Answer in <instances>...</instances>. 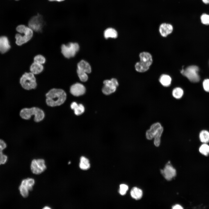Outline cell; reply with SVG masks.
Returning a JSON list of instances; mask_svg holds the SVG:
<instances>
[{
  "label": "cell",
  "instance_id": "obj_1",
  "mask_svg": "<svg viewBox=\"0 0 209 209\" xmlns=\"http://www.w3.org/2000/svg\"><path fill=\"white\" fill-rule=\"evenodd\" d=\"M46 96L47 104L48 106L54 107L63 104L66 100L67 95L63 89L54 88L46 94Z\"/></svg>",
  "mask_w": 209,
  "mask_h": 209
},
{
  "label": "cell",
  "instance_id": "obj_35",
  "mask_svg": "<svg viewBox=\"0 0 209 209\" xmlns=\"http://www.w3.org/2000/svg\"><path fill=\"white\" fill-rule=\"evenodd\" d=\"M203 2L205 4H209V0H202Z\"/></svg>",
  "mask_w": 209,
  "mask_h": 209
},
{
  "label": "cell",
  "instance_id": "obj_29",
  "mask_svg": "<svg viewBox=\"0 0 209 209\" xmlns=\"http://www.w3.org/2000/svg\"><path fill=\"white\" fill-rule=\"evenodd\" d=\"M33 62L42 64H45L46 61V57L43 55L38 54L35 55L33 58Z\"/></svg>",
  "mask_w": 209,
  "mask_h": 209
},
{
  "label": "cell",
  "instance_id": "obj_21",
  "mask_svg": "<svg viewBox=\"0 0 209 209\" xmlns=\"http://www.w3.org/2000/svg\"><path fill=\"white\" fill-rule=\"evenodd\" d=\"M131 197L136 199L138 200L141 198L143 195L142 190L136 187L133 188L130 191Z\"/></svg>",
  "mask_w": 209,
  "mask_h": 209
},
{
  "label": "cell",
  "instance_id": "obj_9",
  "mask_svg": "<svg viewBox=\"0 0 209 209\" xmlns=\"http://www.w3.org/2000/svg\"><path fill=\"white\" fill-rule=\"evenodd\" d=\"M103 84L104 85L102 88V92L106 95L114 93L118 85L117 80L115 78L105 80L103 82Z\"/></svg>",
  "mask_w": 209,
  "mask_h": 209
},
{
  "label": "cell",
  "instance_id": "obj_27",
  "mask_svg": "<svg viewBox=\"0 0 209 209\" xmlns=\"http://www.w3.org/2000/svg\"><path fill=\"white\" fill-rule=\"evenodd\" d=\"M199 150L202 154L208 156L209 155V145L207 143H203L200 146Z\"/></svg>",
  "mask_w": 209,
  "mask_h": 209
},
{
  "label": "cell",
  "instance_id": "obj_38",
  "mask_svg": "<svg viewBox=\"0 0 209 209\" xmlns=\"http://www.w3.org/2000/svg\"><path fill=\"white\" fill-rule=\"evenodd\" d=\"M70 163H71V162L69 161V164H70Z\"/></svg>",
  "mask_w": 209,
  "mask_h": 209
},
{
  "label": "cell",
  "instance_id": "obj_31",
  "mask_svg": "<svg viewBox=\"0 0 209 209\" xmlns=\"http://www.w3.org/2000/svg\"><path fill=\"white\" fill-rule=\"evenodd\" d=\"M201 23L203 25H209V15L206 13L202 14L200 17Z\"/></svg>",
  "mask_w": 209,
  "mask_h": 209
},
{
  "label": "cell",
  "instance_id": "obj_7",
  "mask_svg": "<svg viewBox=\"0 0 209 209\" xmlns=\"http://www.w3.org/2000/svg\"><path fill=\"white\" fill-rule=\"evenodd\" d=\"M199 67L195 65L189 66L185 69H183L181 73L186 77L190 81L192 82H197L200 80V76L198 74Z\"/></svg>",
  "mask_w": 209,
  "mask_h": 209
},
{
  "label": "cell",
  "instance_id": "obj_19",
  "mask_svg": "<svg viewBox=\"0 0 209 209\" xmlns=\"http://www.w3.org/2000/svg\"><path fill=\"white\" fill-rule=\"evenodd\" d=\"M6 147L7 145L5 141L0 139V165L5 164L7 161V156L3 153V150Z\"/></svg>",
  "mask_w": 209,
  "mask_h": 209
},
{
  "label": "cell",
  "instance_id": "obj_14",
  "mask_svg": "<svg viewBox=\"0 0 209 209\" xmlns=\"http://www.w3.org/2000/svg\"><path fill=\"white\" fill-rule=\"evenodd\" d=\"M30 72L34 75H37L42 73L44 70V66L43 64L33 62L29 67Z\"/></svg>",
  "mask_w": 209,
  "mask_h": 209
},
{
  "label": "cell",
  "instance_id": "obj_24",
  "mask_svg": "<svg viewBox=\"0 0 209 209\" xmlns=\"http://www.w3.org/2000/svg\"><path fill=\"white\" fill-rule=\"evenodd\" d=\"M104 36L106 39L109 38H115L117 37L118 34L116 31L112 28L107 29L104 31Z\"/></svg>",
  "mask_w": 209,
  "mask_h": 209
},
{
  "label": "cell",
  "instance_id": "obj_11",
  "mask_svg": "<svg viewBox=\"0 0 209 209\" xmlns=\"http://www.w3.org/2000/svg\"><path fill=\"white\" fill-rule=\"evenodd\" d=\"M161 172L165 178L168 181L171 180L176 175L175 169L170 164H167Z\"/></svg>",
  "mask_w": 209,
  "mask_h": 209
},
{
  "label": "cell",
  "instance_id": "obj_34",
  "mask_svg": "<svg viewBox=\"0 0 209 209\" xmlns=\"http://www.w3.org/2000/svg\"><path fill=\"white\" fill-rule=\"evenodd\" d=\"M172 208L173 209H182L183 208L179 204H176L173 206Z\"/></svg>",
  "mask_w": 209,
  "mask_h": 209
},
{
  "label": "cell",
  "instance_id": "obj_10",
  "mask_svg": "<svg viewBox=\"0 0 209 209\" xmlns=\"http://www.w3.org/2000/svg\"><path fill=\"white\" fill-rule=\"evenodd\" d=\"M28 25L33 30L36 32L41 31L43 26L42 17L38 15L33 17L29 21Z\"/></svg>",
  "mask_w": 209,
  "mask_h": 209
},
{
  "label": "cell",
  "instance_id": "obj_26",
  "mask_svg": "<svg viewBox=\"0 0 209 209\" xmlns=\"http://www.w3.org/2000/svg\"><path fill=\"white\" fill-rule=\"evenodd\" d=\"M183 91L181 88L176 87L174 88L172 92L173 97L176 99H179L182 98L183 95Z\"/></svg>",
  "mask_w": 209,
  "mask_h": 209
},
{
  "label": "cell",
  "instance_id": "obj_6",
  "mask_svg": "<svg viewBox=\"0 0 209 209\" xmlns=\"http://www.w3.org/2000/svg\"><path fill=\"white\" fill-rule=\"evenodd\" d=\"M79 48L80 46L78 43L70 42L61 45V53L65 58L69 59L74 57Z\"/></svg>",
  "mask_w": 209,
  "mask_h": 209
},
{
  "label": "cell",
  "instance_id": "obj_2",
  "mask_svg": "<svg viewBox=\"0 0 209 209\" xmlns=\"http://www.w3.org/2000/svg\"><path fill=\"white\" fill-rule=\"evenodd\" d=\"M16 30L18 32L24 34L23 35L19 34L16 35V43L18 46H20L28 42L33 37V30L29 27L24 25L18 26L16 28Z\"/></svg>",
  "mask_w": 209,
  "mask_h": 209
},
{
  "label": "cell",
  "instance_id": "obj_5",
  "mask_svg": "<svg viewBox=\"0 0 209 209\" xmlns=\"http://www.w3.org/2000/svg\"><path fill=\"white\" fill-rule=\"evenodd\" d=\"M139 57L140 61L135 64V69L138 72H145L148 70L152 63V56L149 53L143 52L140 53Z\"/></svg>",
  "mask_w": 209,
  "mask_h": 209
},
{
  "label": "cell",
  "instance_id": "obj_36",
  "mask_svg": "<svg viewBox=\"0 0 209 209\" xmlns=\"http://www.w3.org/2000/svg\"><path fill=\"white\" fill-rule=\"evenodd\" d=\"M49 0V1H58V2H60V1H64V0Z\"/></svg>",
  "mask_w": 209,
  "mask_h": 209
},
{
  "label": "cell",
  "instance_id": "obj_25",
  "mask_svg": "<svg viewBox=\"0 0 209 209\" xmlns=\"http://www.w3.org/2000/svg\"><path fill=\"white\" fill-rule=\"evenodd\" d=\"M172 79L171 78L167 75H162L159 79V81L163 86L168 87L169 86L171 83Z\"/></svg>",
  "mask_w": 209,
  "mask_h": 209
},
{
  "label": "cell",
  "instance_id": "obj_23",
  "mask_svg": "<svg viewBox=\"0 0 209 209\" xmlns=\"http://www.w3.org/2000/svg\"><path fill=\"white\" fill-rule=\"evenodd\" d=\"M90 167L89 160L86 157L81 156L80 159L79 167L82 170H86L88 169Z\"/></svg>",
  "mask_w": 209,
  "mask_h": 209
},
{
  "label": "cell",
  "instance_id": "obj_12",
  "mask_svg": "<svg viewBox=\"0 0 209 209\" xmlns=\"http://www.w3.org/2000/svg\"><path fill=\"white\" fill-rule=\"evenodd\" d=\"M86 91L84 86L81 83H76L70 87V93L73 96H79L84 94Z\"/></svg>",
  "mask_w": 209,
  "mask_h": 209
},
{
  "label": "cell",
  "instance_id": "obj_18",
  "mask_svg": "<svg viewBox=\"0 0 209 209\" xmlns=\"http://www.w3.org/2000/svg\"><path fill=\"white\" fill-rule=\"evenodd\" d=\"M77 69L85 72L87 73L91 72V68L90 64L86 61L82 60L77 64Z\"/></svg>",
  "mask_w": 209,
  "mask_h": 209
},
{
  "label": "cell",
  "instance_id": "obj_8",
  "mask_svg": "<svg viewBox=\"0 0 209 209\" xmlns=\"http://www.w3.org/2000/svg\"><path fill=\"white\" fill-rule=\"evenodd\" d=\"M44 159L38 158L33 159L30 165V169L32 172L35 174H39L46 169Z\"/></svg>",
  "mask_w": 209,
  "mask_h": 209
},
{
  "label": "cell",
  "instance_id": "obj_28",
  "mask_svg": "<svg viewBox=\"0 0 209 209\" xmlns=\"http://www.w3.org/2000/svg\"><path fill=\"white\" fill-rule=\"evenodd\" d=\"M163 131V128L162 127L158 131L154 137V144L157 147H158L161 143V138Z\"/></svg>",
  "mask_w": 209,
  "mask_h": 209
},
{
  "label": "cell",
  "instance_id": "obj_17",
  "mask_svg": "<svg viewBox=\"0 0 209 209\" xmlns=\"http://www.w3.org/2000/svg\"><path fill=\"white\" fill-rule=\"evenodd\" d=\"M35 184L34 179L29 178L23 180L20 186L29 191H31L33 190Z\"/></svg>",
  "mask_w": 209,
  "mask_h": 209
},
{
  "label": "cell",
  "instance_id": "obj_33",
  "mask_svg": "<svg viewBox=\"0 0 209 209\" xmlns=\"http://www.w3.org/2000/svg\"><path fill=\"white\" fill-rule=\"evenodd\" d=\"M203 86L204 90L206 92H209V79H206L203 80Z\"/></svg>",
  "mask_w": 209,
  "mask_h": 209
},
{
  "label": "cell",
  "instance_id": "obj_16",
  "mask_svg": "<svg viewBox=\"0 0 209 209\" xmlns=\"http://www.w3.org/2000/svg\"><path fill=\"white\" fill-rule=\"evenodd\" d=\"M173 30V28L171 25L163 23L160 25L159 30L161 35L163 37H166L172 33Z\"/></svg>",
  "mask_w": 209,
  "mask_h": 209
},
{
  "label": "cell",
  "instance_id": "obj_20",
  "mask_svg": "<svg viewBox=\"0 0 209 209\" xmlns=\"http://www.w3.org/2000/svg\"><path fill=\"white\" fill-rule=\"evenodd\" d=\"M71 109L74 111L75 114L77 116L83 113L84 111V107L82 104H78L75 102H73L71 105Z\"/></svg>",
  "mask_w": 209,
  "mask_h": 209
},
{
  "label": "cell",
  "instance_id": "obj_30",
  "mask_svg": "<svg viewBox=\"0 0 209 209\" xmlns=\"http://www.w3.org/2000/svg\"><path fill=\"white\" fill-rule=\"evenodd\" d=\"M77 73L80 81L83 82H85L87 80L88 76L86 73L77 69Z\"/></svg>",
  "mask_w": 209,
  "mask_h": 209
},
{
  "label": "cell",
  "instance_id": "obj_22",
  "mask_svg": "<svg viewBox=\"0 0 209 209\" xmlns=\"http://www.w3.org/2000/svg\"><path fill=\"white\" fill-rule=\"evenodd\" d=\"M199 138L200 141L203 143L209 142V132L206 130H203L199 133Z\"/></svg>",
  "mask_w": 209,
  "mask_h": 209
},
{
  "label": "cell",
  "instance_id": "obj_3",
  "mask_svg": "<svg viewBox=\"0 0 209 209\" xmlns=\"http://www.w3.org/2000/svg\"><path fill=\"white\" fill-rule=\"evenodd\" d=\"M19 115L21 118L25 120H28L32 116L34 115V120L36 122L42 121L45 116L43 111L37 107L24 108L20 111Z\"/></svg>",
  "mask_w": 209,
  "mask_h": 209
},
{
  "label": "cell",
  "instance_id": "obj_4",
  "mask_svg": "<svg viewBox=\"0 0 209 209\" xmlns=\"http://www.w3.org/2000/svg\"><path fill=\"white\" fill-rule=\"evenodd\" d=\"M20 83L22 87L27 90L35 89L37 85L35 75L30 72H25L22 75Z\"/></svg>",
  "mask_w": 209,
  "mask_h": 209
},
{
  "label": "cell",
  "instance_id": "obj_15",
  "mask_svg": "<svg viewBox=\"0 0 209 209\" xmlns=\"http://www.w3.org/2000/svg\"><path fill=\"white\" fill-rule=\"evenodd\" d=\"M10 47L7 37L5 36L0 37V52L4 53L7 51Z\"/></svg>",
  "mask_w": 209,
  "mask_h": 209
},
{
  "label": "cell",
  "instance_id": "obj_39",
  "mask_svg": "<svg viewBox=\"0 0 209 209\" xmlns=\"http://www.w3.org/2000/svg\"></svg>",
  "mask_w": 209,
  "mask_h": 209
},
{
  "label": "cell",
  "instance_id": "obj_13",
  "mask_svg": "<svg viewBox=\"0 0 209 209\" xmlns=\"http://www.w3.org/2000/svg\"><path fill=\"white\" fill-rule=\"evenodd\" d=\"M162 127L161 124L158 122L152 124L150 129L146 132V138L149 140H151L154 138L155 135Z\"/></svg>",
  "mask_w": 209,
  "mask_h": 209
},
{
  "label": "cell",
  "instance_id": "obj_32",
  "mask_svg": "<svg viewBox=\"0 0 209 209\" xmlns=\"http://www.w3.org/2000/svg\"><path fill=\"white\" fill-rule=\"evenodd\" d=\"M128 189V187L127 185L125 184H121L120 186L119 192L121 195H124L126 194Z\"/></svg>",
  "mask_w": 209,
  "mask_h": 209
},
{
  "label": "cell",
  "instance_id": "obj_37",
  "mask_svg": "<svg viewBox=\"0 0 209 209\" xmlns=\"http://www.w3.org/2000/svg\"><path fill=\"white\" fill-rule=\"evenodd\" d=\"M43 209H51V208L48 206H46L44 207Z\"/></svg>",
  "mask_w": 209,
  "mask_h": 209
}]
</instances>
